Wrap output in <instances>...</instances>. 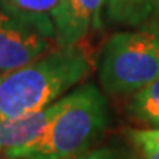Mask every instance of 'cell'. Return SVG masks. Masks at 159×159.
<instances>
[{"label":"cell","instance_id":"cell-11","mask_svg":"<svg viewBox=\"0 0 159 159\" xmlns=\"http://www.w3.org/2000/svg\"><path fill=\"white\" fill-rule=\"evenodd\" d=\"M78 159H119V156L115 153L114 150L105 148V149L93 150V152H90V153H87V155H83Z\"/></svg>","mask_w":159,"mask_h":159},{"label":"cell","instance_id":"cell-3","mask_svg":"<svg viewBox=\"0 0 159 159\" xmlns=\"http://www.w3.org/2000/svg\"><path fill=\"white\" fill-rule=\"evenodd\" d=\"M99 78L111 94L139 91L153 83L159 78V35L148 30L114 34L103 46Z\"/></svg>","mask_w":159,"mask_h":159},{"label":"cell","instance_id":"cell-8","mask_svg":"<svg viewBox=\"0 0 159 159\" xmlns=\"http://www.w3.org/2000/svg\"><path fill=\"white\" fill-rule=\"evenodd\" d=\"M130 112L144 124L159 125V78L137 91L130 102Z\"/></svg>","mask_w":159,"mask_h":159},{"label":"cell","instance_id":"cell-6","mask_svg":"<svg viewBox=\"0 0 159 159\" xmlns=\"http://www.w3.org/2000/svg\"><path fill=\"white\" fill-rule=\"evenodd\" d=\"M63 100H57L50 106L34 114L0 121V150L3 153L28 148L39 142L49 128L53 118L62 109Z\"/></svg>","mask_w":159,"mask_h":159},{"label":"cell","instance_id":"cell-5","mask_svg":"<svg viewBox=\"0 0 159 159\" xmlns=\"http://www.w3.org/2000/svg\"><path fill=\"white\" fill-rule=\"evenodd\" d=\"M105 0H59L50 12L57 46H74L100 27Z\"/></svg>","mask_w":159,"mask_h":159},{"label":"cell","instance_id":"cell-10","mask_svg":"<svg viewBox=\"0 0 159 159\" xmlns=\"http://www.w3.org/2000/svg\"><path fill=\"white\" fill-rule=\"evenodd\" d=\"M133 140L140 144H153L159 148V130H142L131 133Z\"/></svg>","mask_w":159,"mask_h":159},{"label":"cell","instance_id":"cell-1","mask_svg":"<svg viewBox=\"0 0 159 159\" xmlns=\"http://www.w3.org/2000/svg\"><path fill=\"white\" fill-rule=\"evenodd\" d=\"M90 71V56L74 44L57 46L34 62L0 75V121L47 108Z\"/></svg>","mask_w":159,"mask_h":159},{"label":"cell","instance_id":"cell-7","mask_svg":"<svg viewBox=\"0 0 159 159\" xmlns=\"http://www.w3.org/2000/svg\"><path fill=\"white\" fill-rule=\"evenodd\" d=\"M109 19L127 27H139L159 13V0H105Z\"/></svg>","mask_w":159,"mask_h":159},{"label":"cell","instance_id":"cell-13","mask_svg":"<svg viewBox=\"0 0 159 159\" xmlns=\"http://www.w3.org/2000/svg\"><path fill=\"white\" fill-rule=\"evenodd\" d=\"M0 159H11V158H7V156H6V155L3 153L2 150H0Z\"/></svg>","mask_w":159,"mask_h":159},{"label":"cell","instance_id":"cell-2","mask_svg":"<svg viewBox=\"0 0 159 159\" xmlns=\"http://www.w3.org/2000/svg\"><path fill=\"white\" fill-rule=\"evenodd\" d=\"M63 105L43 137L28 148L5 153L11 159H78L106 127V100L85 84L62 99Z\"/></svg>","mask_w":159,"mask_h":159},{"label":"cell","instance_id":"cell-9","mask_svg":"<svg viewBox=\"0 0 159 159\" xmlns=\"http://www.w3.org/2000/svg\"><path fill=\"white\" fill-rule=\"evenodd\" d=\"M6 2L21 11L33 12V13L52 12L59 3V0H6Z\"/></svg>","mask_w":159,"mask_h":159},{"label":"cell","instance_id":"cell-12","mask_svg":"<svg viewBox=\"0 0 159 159\" xmlns=\"http://www.w3.org/2000/svg\"><path fill=\"white\" fill-rule=\"evenodd\" d=\"M144 159H159V148L153 144H140Z\"/></svg>","mask_w":159,"mask_h":159},{"label":"cell","instance_id":"cell-4","mask_svg":"<svg viewBox=\"0 0 159 159\" xmlns=\"http://www.w3.org/2000/svg\"><path fill=\"white\" fill-rule=\"evenodd\" d=\"M56 43L52 18L0 0V75L37 61Z\"/></svg>","mask_w":159,"mask_h":159}]
</instances>
